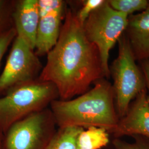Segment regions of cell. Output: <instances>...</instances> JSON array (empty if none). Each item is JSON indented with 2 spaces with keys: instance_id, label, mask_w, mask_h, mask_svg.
<instances>
[{
  "instance_id": "12",
  "label": "cell",
  "mask_w": 149,
  "mask_h": 149,
  "mask_svg": "<svg viewBox=\"0 0 149 149\" xmlns=\"http://www.w3.org/2000/svg\"><path fill=\"white\" fill-rule=\"evenodd\" d=\"M103 128L90 127L83 129L78 135V149H101L109 143V134Z\"/></svg>"
},
{
  "instance_id": "15",
  "label": "cell",
  "mask_w": 149,
  "mask_h": 149,
  "mask_svg": "<svg viewBox=\"0 0 149 149\" xmlns=\"http://www.w3.org/2000/svg\"><path fill=\"white\" fill-rule=\"evenodd\" d=\"M134 141L129 143L120 138H114L112 141L114 149H149V139L144 136H132Z\"/></svg>"
},
{
  "instance_id": "9",
  "label": "cell",
  "mask_w": 149,
  "mask_h": 149,
  "mask_svg": "<svg viewBox=\"0 0 149 149\" xmlns=\"http://www.w3.org/2000/svg\"><path fill=\"white\" fill-rule=\"evenodd\" d=\"M12 18L17 36L22 38L34 50L40 20L37 0L14 2Z\"/></svg>"
},
{
  "instance_id": "4",
  "label": "cell",
  "mask_w": 149,
  "mask_h": 149,
  "mask_svg": "<svg viewBox=\"0 0 149 149\" xmlns=\"http://www.w3.org/2000/svg\"><path fill=\"white\" fill-rule=\"evenodd\" d=\"M117 58L109 68L114 85L112 86L116 110L120 118L128 111L134 100L146 90L144 74L136 64L135 59L125 36L118 40Z\"/></svg>"
},
{
  "instance_id": "6",
  "label": "cell",
  "mask_w": 149,
  "mask_h": 149,
  "mask_svg": "<svg viewBox=\"0 0 149 149\" xmlns=\"http://www.w3.org/2000/svg\"><path fill=\"white\" fill-rule=\"evenodd\" d=\"M50 109L33 113L4 133L2 149H47L56 131Z\"/></svg>"
},
{
  "instance_id": "11",
  "label": "cell",
  "mask_w": 149,
  "mask_h": 149,
  "mask_svg": "<svg viewBox=\"0 0 149 149\" xmlns=\"http://www.w3.org/2000/svg\"><path fill=\"white\" fill-rule=\"evenodd\" d=\"M64 8H60L40 18L35 48L37 55L48 54L57 43Z\"/></svg>"
},
{
  "instance_id": "2",
  "label": "cell",
  "mask_w": 149,
  "mask_h": 149,
  "mask_svg": "<svg viewBox=\"0 0 149 149\" xmlns=\"http://www.w3.org/2000/svg\"><path fill=\"white\" fill-rule=\"evenodd\" d=\"M94 84L90 90L76 98L57 99L51 103L50 109L59 128L98 127L111 133L116 127L119 118L112 86L103 78Z\"/></svg>"
},
{
  "instance_id": "21",
  "label": "cell",
  "mask_w": 149,
  "mask_h": 149,
  "mask_svg": "<svg viewBox=\"0 0 149 149\" xmlns=\"http://www.w3.org/2000/svg\"><path fill=\"white\" fill-rule=\"evenodd\" d=\"M12 19V16H0V32L12 27L10 25Z\"/></svg>"
},
{
  "instance_id": "16",
  "label": "cell",
  "mask_w": 149,
  "mask_h": 149,
  "mask_svg": "<svg viewBox=\"0 0 149 149\" xmlns=\"http://www.w3.org/2000/svg\"><path fill=\"white\" fill-rule=\"evenodd\" d=\"M104 1V0H87L84 1L82 7L76 13L79 21L83 24L91 14L99 8Z\"/></svg>"
},
{
  "instance_id": "8",
  "label": "cell",
  "mask_w": 149,
  "mask_h": 149,
  "mask_svg": "<svg viewBox=\"0 0 149 149\" xmlns=\"http://www.w3.org/2000/svg\"><path fill=\"white\" fill-rule=\"evenodd\" d=\"M110 134L114 138L139 135L149 139V103L146 89L131 103L125 115L119 119Z\"/></svg>"
},
{
  "instance_id": "18",
  "label": "cell",
  "mask_w": 149,
  "mask_h": 149,
  "mask_svg": "<svg viewBox=\"0 0 149 149\" xmlns=\"http://www.w3.org/2000/svg\"><path fill=\"white\" fill-rule=\"evenodd\" d=\"M38 3L40 18L64 7V2L61 0H38Z\"/></svg>"
},
{
  "instance_id": "5",
  "label": "cell",
  "mask_w": 149,
  "mask_h": 149,
  "mask_svg": "<svg viewBox=\"0 0 149 149\" xmlns=\"http://www.w3.org/2000/svg\"><path fill=\"white\" fill-rule=\"evenodd\" d=\"M128 16L114 10L108 1L93 11L83 24L86 36L98 49L104 76H110L109 53L127 27Z\"/></svg>"
},
{
  "instance_id": "19",
  "label": "cell",
  "mask_w": 149,
  "mask_h": 149,
  "mask_svg": "<svg viewBox=\"0 0 149 149\" xmlns=\"http://www.w3.org/2000/svg\"><path fill=\"white\" fill-rule=\"evenodd\" d=\"M14 2L6 0H0V16H11Z\"/></svg>"
},
{
  "instance_id": "13",
  "label": "cell",
  "mask_w": 149,
  "mask_h": 149,
  "mask_svg": "<svg viewBox=\"0 0 149 149\" xmlns=\"http://www.w3.org/2000/svg\"><path fill=\"white\" fill-rule=\"evenodd\" d=\"M83 129L77 127L58 128L47 149H78L77 138Z\"/></svg>"
},
{
  "instance_id": "17",
  "label": "cell",
  "mask_w": 149,
  "mask_h": 149,
  "mask_svg": "<svg viewBox=\"0 0 149 149\" xmlns=\"http://www.w3.org/2000/svg\"><path fill=\"white\" fill-rule=\"evenodd\" d=\"M16 36L17 32L14 26L0 32V64L6 52Z\"/></svg>"
},
{
  "instance_id": "14",
  "label": "cell",
  "mask_w": 149,
  "mask_h": 149,
  "mask_svg": "<svg viewBox=\"0 0 149 149\" xmlns=\"http://www.w3.org/2000/svg\"><path fill=\"white\" fill-rule=\"evenodd\" d=\"M108 2L114 10L128 16L136 11H144L149 4L146 0H110Z\"/></svg>"
},
{
  "instance_id": "7",
  "label": "cell",
  "mask_w": 149,
  "mask_h": 149,
  "mask_svg": "<svg viewBox=\"0 0 149 149\" xmlns=\"http://www.w3.org/2000/svg\"><path fill=\"white\" fill-rule=\"evenodd\" d=\"M42 70L34 50L21 37L16 36L5 66L0 75V95L15 86L32 82Z\"/></svg>"
},
{
  "instance_id": "20",
  "label": "cell",
  "mask_w": 149,
  "mask_h": 149,
  "mask_svg": "<svg viewBox=\"0 0 149 149\" xmlns=\"http://www.w3.org/2000/svg\"><path fill=\"white\" fill-rule=\"evenodd\" d=\"M141 68L147 91V98L149 103V59L141 61Z\"/></svg>"
},
{
  "instance_id": "10",
  "label": "cell",
  "mask_w": 149,
  "mask_h": 149,
  "mask_svg": "<svg viewBox=\"0 0 149 149\" xmlns=\"http://www.w3.org/2000/svg\"><path fill=\"white\" fill-rule=\"evenodd\" d=\"M125 31L135 59H149V4L140 13L128 17Z\"/></svg>"
},
{
  "instance_id": "22",
  "label": "cell",
  "mask_w": 149,
  "mask_h": 149,
  "mask_svg": "<svg viewBox=\"0 0 149 149\" xmlns=\"http://www.w3.org/2000/svg\"><path fill=\"white\" fill-rule=\"evenodd\" d=\"M4 133L0 129V149L2 148V143H3V140Z\"/></svg>"
},
{
  "instance_id": "3",
  "label": "cell",
  "mask_w": 149,
  "mask_h": 149,
  "mask_svg": "<svg viewBox=\"0 0 149 149\" xmlns=\"http://www.w3.org/2000/svg\"><path fill=\"white\" fill-rule=\"evenodd\" d=\"M59 94L53 84L38 79L15 86L0 97V129L5 133L15 123L48 108Z\"/></svg>"
},
{
  "instance_id": "1",
  "label": "cell",
  "mask_w": 149,
  "mask_h": 149,
  "mask_svg": "<svg viewBox=\"0 0 149 149\" xmlns=\"http://www.w3.org/2000/svg\"><path fill=\"white\" fill-rule=\"evenodd\" d=\"M47 54L38 79L53 84L60 100L80 96L105 77L98 49L86 37L83 24L70 9L66 12L57 43Z\"/></svg>"
}]
</instances>
